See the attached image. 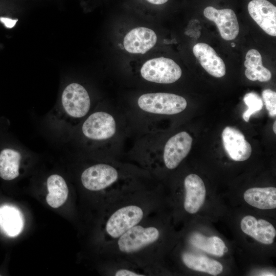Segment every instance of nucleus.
<instances>
[{
  "label": "nucleus",
  "mask_w": 276,
  "mask_h": 276,
  "mask_svg": "<svg viewBox=\"0 0 276 276\" xmlns=\"http://www.w3.org/2000/svg\"><path fill=\"white\" fill-rule=\"evenodd\" d=\"M161 237L152 214L118 238L105 244L107 259L128 262L151 275L155 249Z\"/></svg>",
  "instance_id": "f257e3e1"
},
{
  "label": "nucleus",
  "mask_w": 276,
  "mask_h": 276,
  "mask_svg": "<svg viewBox=\"0 0 276 276\" xmlns=\"http://www.w3.org/2000/svg\"><path fill=\"white\" fill-rule=\"evenodd\" d=\"M156 206L151 187L125 194L104 208L103 232L106 243L113 241L151 215Z\"/></svg>",
  "instance_id": "f03ea898"
},
{
  "label": "nucleus",
  "mask_w": 276,
  "mask_h": 276,
  "mask_svg": "<svg viewBox=\"0 0 276 276\" xmlns=\"http://www.w3.org/2000/svg\"><path fill=\"white\" fill-rule=\"evenodd\" d=\"M129 170L109 160L98 163L86 168L81 173L80 180L87 190L106 194L105 206L128 192L146 186L138 180L136 173Z\"/></svg>",
  "instance_id": "7ed1b4c3"
},
{
  "label": "nucleus",
  "mask_w": 276,
  "mask_h": 276,
  "mask_svg": "<svg viewBox=\"0 0 276 276\" xmlns=\"http://www.w3.org/2000/svg\"><path fill=\"white\" fill-rule=\"evenodd\" d=\"M91 103L89 95L82 85L68 84L63 90L60 102L51 113V119L58 128L76 127L90 112Z\"/></svg>",
  "instance_id": "20e7f679"
},
{
  "label": "nucleus",
  "mask_w": 276,
  "mask_h": 276,
  "mask_svg": "<svg viewBox=\"0 0 276 276\" xmlns=\"http://www.w3.org/2000/svg\"><path fill=\"white\" fill-rule=\"evenodd\" d=\"M119 123L116 117L106 110L90 112L76 127L78 136L86 144L98 146L108 144L118 135Z\"/></svg>",
  "instance_id": "39448f33"
},
{
  "label": "nucleus",
  "mask_w": 276,
  "mask_h": 276,
  "mask_svg": "<svg viewBox=\"0 0 276 276\" xmlns=\"http://www.w3.org/2000/svg\"><path fill=\"white\" fill-rule=\"evenodd\" d=\"M139 110L145 115H173L183 111L187 106L182 96L171 93H146L137 100Z\"/></svg>",
  "instance_id": "423d86ee"
},
{
  "label": "nucleus",
  "mask_w": 276,
  "mask_h": 276,
  "mask_svg": "<svg viewBox=\"0 0 276 276\" xmlns=\"http://www.w3.org/2000/svg\"><path fill=\"white\" fill-rule=\"evenodd\" d=\"M181 74L180 66L172 59L165 57L150 59L141 68V75L144 79L159 84L174 83Z\"/></svg>",
  "instance_id": "0eeeda50"
},
{
  "label": "nucleus",
  "mask_w": 276,
  "mask_h": 276,
  "mask_svg": "<svg viewBox=\"0 0 276 276\" xmlns=\"http://www.w3.org/2000/svg\"><path fill=\"white\" fill-rule=\"evenodd\" d=\"M192 138L186 131H181L170 137L164 146L163 160L165 167L170 170L177 168L189 154Z\"/></svg>",
  "instance_id": "6e6552de"
},
{
  "label": "nucleus",
  "mask_w": 276,
  "mask_h": 276,
  "mask_svg": "<svg viewBox=\"0 0 276 276\" xmlns=\"http://www.w3.org/2000/svg\"><path fill=\"white\" fill-rule=\"evenodd\" d=\"M204 16L214 22L220 35L226 40L235 39L239 34V26L236 15L231 9H217L208 6L203 11Z\"/></svg>",
  "instance_id": "1a4fd4ad"
},
{
  "label": "nucleus",
  "mask_w": 276,
  "mask_h": 276,
  "mask_svg": "<svg viewBox=\"0 0 276 276\" xmlns=\"http://www.w3.org/2000/svg\"><path fill=\"white\" fill-rule=\"evenodd\" d=\"M251 18L267 34L276 36V7L267 0H252L248 4Z\"/></svg>",
  "instance_id": "9d476101"
},
{
  "label": "nucleus",
  "mask_w": 276,
  "mask_h": 276,
  "mask_svg": "<svg viewBox=\"0 0 276 276\" xmlns=\"http://www.w3.org/2000/svg\"><path fill=\"white\" fill-rule=\"evenodd\" d=\"M224 148L229 157L235 161L247 159L251 153V147L244 134L232 127H226L222 131Z\"/></svg>",
  "instance_id": "9b49d317"
},
{
  "label": "nucleus",
  "mask_w": 276,
  "mask_h": 276,
  "mask_svg": "<svg viewBox=\"0 0 276 276\" xmlns=\"http://www.w3.org/2000/svg\"><path fill=\"white\" fill-rule=\"evenodd\" d=\"M185 196L183 208L188 213H197L203 204L206 190L202 179L197 175L191 174L184 179Z\"/></svg>",
  "instance_id": "f8f14e48"
},
{
  "label": "nucleus",
  "mask_w": 276,
  "mask_h": 276,
  "mask_svg": "<svg viewBox=\"0 0 276 276\" xmlns=\"http://www.w3.org/2000/svg\"><path fill=\"white\" fill-rule=\"evenodd\" d=\"M156 41L157 36L152 30L141 27L133 29L125 36L123 44L129 53L145 54L154 46Z\"/></svg>",
  "instance_id": "ddd939ff"
},
{
  "label": "nucleus",
  "mask_w": 276,
  "mask_h": 276,
  "mask_svg": "<svg viewBox=\"0 0 276 276\" xmlns=\"http://www.w3.org/2000/svg\"><path fill=\"white\" fill-rule=\"evenodd\" d=\"M193 52L202 67L209 74L217 78L225 75V63L210 45L205 43H198L193 47Z\"/></svg>",
  "instance_id": "4468645a"
},
{
  "label": "nucleus",
  "mask_w": 276,
  "mask_h": 276,
  "mask_svg": "<svg viewBox=\"0 0 276 276\" xmlns=\"http://www.w3.org/2000/svg\"><path fill=\"white\" fill-rule=\"evenodd\" d=\"M240 225L243 233L257 241L264 244L273 242L276 231L268 221L261 219L257 220L254 216L247 215L242 218Z\"/></svg>",
  "instance_id": "2eb2a0df"
},
{
  "label": "nucleus",
  "mask_w": 276,
  "mask_h": 276,
  "mask_svg": "<svg viewBox=\"0 0 276 276\" xmlns=\"http://www.w3.org/2000/svg\"><path fill=\"white\" fill-rule=\"evenodd\" d=\"M24 150L7 147L0 151V177L4 180H13L19 175Z\"/></svg>",
  "instance_id": "dca6fc26"
},
{
  "label": "nucleus",
  "mask_w": 276,
  "mask_h": 276,
  "mask_svg": "<svg viewBox=\"0 0 276 276\" xmlns=\"http://www.w3.org/2000/svg\"><path fill=\"white\" fill-rule=\"evenodd\" d=\"M244 199L249 205L262 210L276 208V188H252L244 193Z\"/></svg>",
  "instance_id": "f3484780"
},
{
  "label": "nucleus",
  "mask_w": 276,
  "mask_h": 276,
  "mask_svg": "<svg viewBox=\"0 0 276 276\" xmlns=\"http://www.w3.org/2000/svg\"><path fill=\"white\" fill-rule=\"evenodd\" d=\"M244 64L246 68L245 75L249 80L267 82L271 79V73L263 66L261 55L257 50L251 49L247 52Z\"/></svg>",
  "instance_id": "a211bd4d"
},
{
  "label": "nucleus",
  "mask_w": 276,
  "mask_h": 276,
  "mask_svg": "<svg viewBox=\"0 0 276 276\" xmlns=\"http://www.w3.org/2000/svg\"><path fill=\"white\" fill-rule=\"evenodd\" d=\"M24 219L15 207L5 205L0 207V228L8 236L15 237L22 231Z\"/></svg>",
  "instance_id": "6ab92c4d"
},
{
  "label": "nucleus",
  "mask_w": 276,
  "mask_h": 276,
  "mask_svg": "<svg viewBox=\"0 0 276 276\" xmlns=\"http://www.w3.org/2000/svg\"><path fill=\"white\" fill-rule=\"evenodd\" d=\"M49 192L46 200L49 205L57 208L62 205L66 200L68 189L64 179L60 175L52 174L47 180Z\"/></svg>",
  "instance_id": "aec40b11"
},
{
  "label": "nucleus",
  "mask_w": 276,
  "mask_h": 276,
  "mask_svg": "<svg viewBox=\"0 0 276 276\" xmlns=\"http://www.w3.org/2000/svg\"><path fill=\"white\" fill-rule=\"evenodd\" d=\"M181 259L183 264L189 268L213 275L220 274L223 270V266L220 262L205 256L184 252L181 256Z\"/></svg>",
  "instance_id": "412c9836"
},
{
  "label": "nucleus",
  "mask_w": 276,
  "mask_h": 276,
  "mask_svg": "<svg viewBox=\"0 0 276 276\" xmlns=\"http://www.w3.org/2000/svg\"><path fill=\"white\" fill-rule=\"evenodd\" d=\"M192 244L196 247L211 255L221 257L224 255L225 245L217 236L207 237L199 233H195L191 237Z\"/></svg>",
  "instance_id": "4be33fe9"
},
{
  "label": "nucleus",
  "mask_w": 276,
  "mask_h": 276,
  "mask_svg": "<svg viewBox=\"0 0 276 276\" xmlns=\"http://www.w3.org/2000/svg\"><path fill=\"white\" fill-rule=\"evenodd\" d=\"M108 275L114 276H146L149 274L141 268L128 262L107 259Z\"/></svg>",
  "instance_id": "5701e85b"
},
{
  "label": "nucleus",
  "mask_w": 276,
  "mask_h": 276,
  "mask_svg": "<svg viewBox=\"0 0 276 276\" xmlns=\"http://www.w3.org/2000/svg\"><path fill=\"white\" fill-rule=\"evenodd\" d=\"M243 101L248 109L243 113L242 117L246 122H248L250 116L262 109L263 106L261 98L256 93H247L244 97Z\"/></svg>",
  "instance_id": "b1692460"
},
{
  "label": "nucleus",
  "mask_w": 276,
  "mask_h": 276,
  "mask_svg": "<svg viewBox=\"0 0 276 276\" xmlns=\"http://www.w3.org/2000/svg\"><path fill=\"white\" fill-rule=\"evenodd\" d=\"M262 95L269 115L271 117H275L276 116V93L270 89H266L262 91Z\"/></svg>",
  "instance_id": "393cba45"
},
{
  "label": "nucleus",
  "mask_w": 276,
  "mask_h": 276,
  "mask_svg": "<svg viewBox=\"0 0 276 276\" xmlns=\"http://www.w3.org/2000/svg\"><path fill=\"white\" fill-rule=\"evenodd\" d=\"M0 20L5 25L6 27L9 28H12L16 24L17 20H13L7 18H1Z\"/></svg>",
  "instance_id": "a878e982"
},
{
  "label": "nucleus",
  "mask_w": 276,
  "mask_h": 276,
  "mask_svg": "<svg viewBox=\"0 0 276 276\" xmlns=\"http://www.w3.org/2000/svg\"><path fill=\"white\" fill-rule=\"evenodd\" d=\"M148 2L154 5H162L166 3L168 0H146Z\"/></svg>",
  "instance_id": "bb28decb"
},
{
  "label": "nucleus",
  "mask_w": 276,
  "mask_h": 276,
  "mask_svg": "<svg viewBox=\"0 0 276 276\" xmlns=\"http://www.w3.org/2000/svg\"><path fill=\"white\" fill-rule=\"evenodd\" d=\"M260 275H275L274 273H272V272H267V271H265V272H260Z\"/></svg>",
  "instance_id": "cd10ccee"
},
{
  "label": "nucleus",
  "mask_w": 276,
  "mask_h": 276,
  "mask_svg": "<svg viewBox=\"0 0 276 276\" xmlns=\"http://www.w3.org/2000/svg\"><path fill=\"white\" fill-rule=\"evenodd\" d=\"M273 130L274 133H276V121H274L273 125Z\"/></svg>",
  "instance_id": "c85d7f7f"
},
{
  "label": "nucleus",
  "mask_w": 276,
  "mask_h": 276,
  "mask_svg": "<svg viewBox=\"0 0 276 276\" xmlns=\"http://www.w3.org/2000/svg\"><path fill=\"white\" fill-rule=\"evenodd\" d=\"M227 251H228V248H227V247L226 246H225V247L223 248V251H224V252H226Z\"/></svg>",
  "instance_id": "c756f323"
},
{
  "label": "nucleus",
  "mask_w": 276,
  "mask_h": 276,
  "mask_svg": "<svg viewBox=\"0 0 276 276\" xmlns=\"http://www.w3.org/2000/svg\"><path fill=\"white\" fill-rule=\"evenodd\" d=\"M231 45H232V47H235V45H236V44H235V43L232 42V43H231Z\"/></svg>",
  "instance_id": "7c9ffc66"
}]
</instances>
